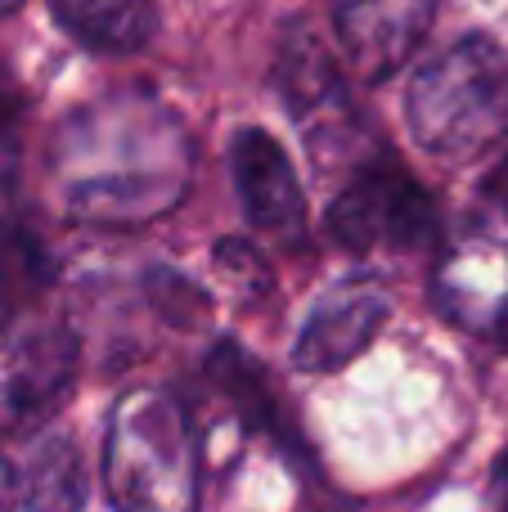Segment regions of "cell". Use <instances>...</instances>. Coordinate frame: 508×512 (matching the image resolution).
I'll return each instance as SVG.
<instances>
[{"label": "cell", "mask_w": 508, "mask_h": 512, "mask_svg": "<svg viewBox=\"0 0 508 512\" xmlns=\"http://www.w3.org/2000/svg\"><path fill=\"white\" fill-rule=\"evenodd\" d=\"M167 108H122L113 117H81L77 135L59 149V194L68 216L86 225H149L185 198L189 149L185 140L140 144L171 131Z\"/></svg>", "instance_id": "1"}, {"label": "cell", "mask_w": 508, "mask_h": 512, "mask_svg": "<svg viewBox=\"0 0 508 512\" xmlns=\"http://www.w3.org/2000/svg\"><path fill=\"white\" fill-rule=\"evenodd\" d=\"M405 122L423 153L446 167L508 149V54L486 32L432 54L405 90Z\"/></svg>", "instance_id": "2"}, {"label": "cell", "mask_w": 508, "mask_h": 512, "mask_svg": "<svg viewBox=\"0 0 508 512\" xmlns=\"http://www.w3.org/2000/svg\"><path fill=\"white\" fill-rule=\"evenodd\" d=\"M104 486L117 512H194L198 445L171 391H126L108 414Z\"/></svg>", "instance_id": "3"}, {"label": "cell", "mask_w": 508, "mask_h": 512, "mask_svg": "<svg viewBox=\"0 0 508 512\" xmlns=\"http://www.w3.org/2000/svg\"><path fill=\"white\" fill-rule=\"evenodd\" d=\"M329 239L365 256L378 243L401 252H428L441 239L437 203L392 162H369L329 203Z\"/></svg>", "instance_id": "4"}, {"label": "cell", "mask_w": 508, "mask_h": 512, "mask_svg": "<svg viewBox=\"0 0 508 512\" xmlns=\"http://www.w3.org/2000/svg\"><path fill=\"white\" fill-rule=\"evenodd\" d=\"M432 306L459 328L508 324V212H486L464 221L432 265Z\"/></svg>", "instance_id": "5"}, {"label": "cell", "mask_w": 508, "mask_h": 512, "mask_svg": "<svg viewBox=\"0 0 508 512\" xmlns=\"http://www.w3.org/2000/svg\"><path fill=\"white\" fill-rule=\"evenodd\" d=\"M275 81L288 113L302 122L306 140H311L315 167H333L338 153L360 135V122L351 108L347 81H342L329 45L315 36V27L297 23L284 32L275 54Z\"/></svg>", "instance_id": "6"}, {"label": "cell", "mask_w": 508, "mask_h": 512, "mask_svg": "<svg viewBox=\"0 0 508 512\" xmlns=\"http://www.w3.org/2000/svg\"><path fill=\"white\" fill-rule=\"evenodd\" d=\"M77 373V337L63 324L18 328L0 342V441L27 436L59 409Z\"/></svg>", "instance_id": "7"}, {"label": "cell", "mask_w": 508, "mask_h": 512, "mask_svg": "<svg viewBox=\"0 0 508 512\" xmlns=\"http://www.w3.org/2000/svg\"><path fill=\"white\" fill-rule=\"evenodd\" d=\"M392 292L378 274H347L333 288L315 297L311 315L302 319V333L293 342V364L302 373H333L351 364L378 337Z\"/></svg>", "instance_id": "8"}, {"label": "cell", "mask_w": 508, "mask_h": 512, "mask_svg": "<svg viewBox=\"0 0 508 512\" xmlns=\"http://www.w3.org/2000/svg\"><path fill=\"white\" fill-rule=\"evenodd\" d=\"M437 0H338V41L360 81H387L423 45Z\"/></svg>", "instance_id": "9"}, {"label": "cell", "mask_w": 508, "mask_h": 512, "mask_svg": "<svg viewBox=\"0 0 508 512\" xmlns=\"http://www.w3.org/2000/svg\"><path fill=\"white\" fill-rule=\"evenodd\" d=\"M230 167L234 189H239L243 216L257 230L270 234H297L306 216V198L297 185V171L288 162V149L261 126H243L230 140Z\"/></svg>", "instance_id": "10"}, {"label": "cell", "mask_w": 508, "mask_h": 512, "mask_svg": "<svg viewBox=\"0 0 508 512\" xmlns=\"http://www.w3.org/2000/svg\"><path fill=\"white\" fill-rule=\"evenodd\" d=\"M86 499L81 454L68 436H41L9 490V512H77Z\"/></svg>", "instance_id": "11"}, {"label": "cell", "mask_w": 508, "mask_h": 512, "mask_svg": "<svg viewBox=\"0 0 508 512\" xmlns=\"http://www.w3.org/2000/svg\"><path fill=\"white\" fill-rule=\"evenodd\" d=\"M54 18L81 45L104 54H131L153 36L158 9L153 0H50Z\"/></svg>", "instance_id": "12"}, {"label": "cell", "mask_w": 508, "mask_h": 512, "mask_svg": "<svg viewBox=\"0 0 508 512\" xmlns=\"http://www.w3.org/2000/svg\"><path fill=\"white\" fill-rule=\"evenodd\" d=\"M207 378L230 400V409L239 414V423L248 427V432H275L279 427L275 387H270L266 369H261L239 342H216L212 351H207Z\"/></svg>", "instance_id": "13"}, {"label": "cell", "mask_w": 508, "mask_h": 512, "mask_svg": "<svg viewBox=\"0 0 508 512\" xmlns=\"http://www.w3.org/2000/svg\"><path fill=\"white\" fill-rule=\"evenodd\" d=\"M144 297H149V306L158 310L171 328H198V324H207V315H212V297H207L194 279L171 270V265L144 270Z\"/></svg>", "instance_id": "14"}, {"label": "cell", "mask_w": 508, "mask_h": 512, "mask_svg": "<svg viewBox=\"0 0 508 512\" xmlns=\"http://www.w3.org/2000/svg\"><path fill=\"white\" fill-rule=\"evenodd\" d=\"M212 265L221 270V279L230 283L239 297L261 301L270 292V265L248 239H221L212 248Z\"/></svg>", "instance_id": "15"}, {"label": "cell", "mask_w": 508, "mask_h": 512, "mask_svg": "<svg viewBox=\"0 0 508 512\" xmlns=\"http://www.w3.org/2000/svg\"><path fill=\"white\" fill-rule=\"evenodd\" d=\"M18 122H23V95H18V86L9 81V72H0V176L14 167Z\"/></svg>", "instance_id": "16"}, {"label": "cell", "mask_w": 508, "mask_h": 512, "mask_svg": "<svg viewBox=\"0 0 508 512\" xmlns=\"http://www.w3.org/2000/svg\"><path fill=\"white\" fill-rule=\"evenodd\" d=\"M491 198H495V207H500V212H508V158H504V167L491 176Z\"/></svg>", "instance_id": "17"}, {"label": "cell", "mask_w": 508, "mask_h": 512, "mask_svg": "<svg viewBox=\"0 0 508 512\" xmlns=\"http://www.w3.org/2000/svg\"><path fill=\"white\" fill-rule=\"evenodd\" d=\"M18 5V0H0V14H5V9H14Z\"/></svg>", "instance_id": "18"}]
</instances>
